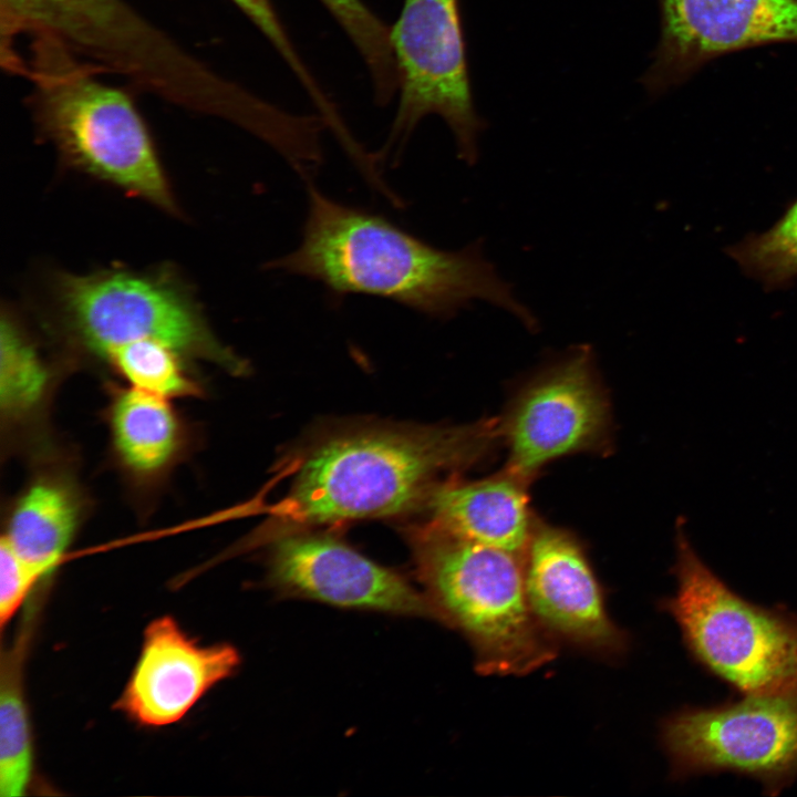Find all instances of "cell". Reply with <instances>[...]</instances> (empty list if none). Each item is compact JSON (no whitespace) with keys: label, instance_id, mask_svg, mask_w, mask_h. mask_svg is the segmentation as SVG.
I'll list each match as a JSON object with an SVG mask.
<instances>
[{"label":"cell","instance_id":"obj_1","mask_svg":"<svg viewBox=\"0 0 797 797\" xmlns=\"http://www.w3.org/2000/svg\"><path fill=\"white\" fill-rule=\"evenodd\" d=\"M308 211L301 241L269 268L317 281L335 296L386 299L436 319H449L476 300L539 322L485 257L483 241L437 248L387 218L338 201L306 179Z\"/></svg>","mask_w":797,"mask_h":797},{"label":"cell","instance_id":"obj_2","mask_svg":"<svg viewBox=\"0 0 797 797\" xmlns=\"http://www.w3.org/2000/svg\"><path fill=\"white\" fill-rule=\"evenodd\" d=\"M499 443L495 418L342 433L322 441L303 458L275 516L286 534L297 526L384 518L424 508L442 478L487 460Z\"/></svg>","mask_w":797,"mask_h":797},{"label":"cell","instance_id":"obj_3","mask_svg":"<svg viewBox=\"0 0 797 797\" xmlns=\"http://www.w3.org/2000/svg\"><path fill=\"white\" fill-rule=\"evenodd\" d=\"M27 59L11 71L32 84L38 128L74 168L174 210L156 148L138 108L122 89L46 35H31Z\"/></svg>","mask_w":797,"mask_h":797},{"label":"cell","instance_id":"obj_4","mask_svg":"<svg viewBox=\"0 0 797 797\" xmlns=\"http://www.w3.org/2000/svg\"><path fill=\"white\" fill-rule=\"evenodd\" d=\"M410 541L436 621L467 639L478 673L525 675L556 658L528 602L522 555L431 522L411 530Z\"/></svg>","mask_w":797,"mask_h":797},{"label":"cell","instance_id":"obj_5","mask_svg":"<svg viewBox=\"0 0 797 797\" xmlns=\"http://www.w3.org/2000/svg\"><path fill=\"white\" fill-rule=\"evenodd\" d=\"M1 34L46 35L104 72L126 76L177 104L235 117L246 89L222 79L125 0H0Z\"/></svg>","mask_w":797,"mask_h":797},{"label":"cell","instance_id":"obj_6","mask_svg":"<svg viewBox=\"0 0 797 797\" xmlns=\"http://www.w3.org/2000/svg\"><path fill=\"white\" fill-rule=\"evenodd\" d=\"M675 593L661 608L675 620L690 655L742 695L797 697V614L755 604L701 559L681 524Z\"/></svg>","mask_w":797,"mask_h":797},{"label":"cell","instance_id":"obj_7","mask_svg":"<svg viewBox=\"0 0 797 797\" xmlns=\"http://www.w3.org/2000/svg\"><path fill=\"white\" fill-rule=\"evenodd\" d=\"M56 300L71 332L97 354L152 339L232 375L248 373V363L218 340L194 301L168 280L125 270L64 275Z\"/></svg>","mask_w":797,"mask_h":797},{"label":"cell","instance_id":"obj_8","mask_svg":"<svg viewBox=\"0 0 797 797\" xmlns=\"http://www.w3.org/2000/svg\"><path fill=\"white\" fill-rule=\"evenodd\" d=\"M390 38L398 103L379 161L396 158L420 122L437 115L451 130L458 157L474 165L486 123L473 103L458 0H404Z\"/></svg>","mask_w":797,"mask_h":797},{"label":"cell","instance_id":"obj_9","mask_svg":"<svg viewBox=\"0 0 797 797\" xmlns=\"http://www.w3.org/2000/svg\"><path fill=\"white\" fill-rule=\"evenodd\" d=\"M674 779L729 772L778 795L797 779V697L749 696L682 708L661 725Z\"/></svg>","mask_w":797,"mask_h":797},{"label":"cell","instance_id":"obj_10","mask_svg":"<svg viewBox=\"0 0 797 797\" xmlns=\"http://www.w3.org/2000/svg\"><path fill=\"white\" fill-rule=\"evenodd\" d=\"M506 468L531 480L547 464L611 445V410L589 345L545 366L513 397L498 420Z\"/></svg>","mask_w":797,"mask_h":797},{"label":"cell","instance_id":"obj_11","mask_svg":"<svg viewBox=\"0 0 797 797\" xmlns=\"http://www.w3.org/2000/svg\"><path fill=\"white\" fill-rule=\"evenodd\" d=\"M522 561L529 605L556 644L605 659L624 653L628 638L610 618L601 584L572 532L535 519Z\"/></svg>","mask_w":797,"mask_h":797},{"label":"cell","instance_id":"obj_12","mask_svg":"<svg viewBox=\"0 0 797 797\" xmlns=\"http://www.w3.org/2000/svg\"><path fill=\"white\" fill-rule=\"evenodd\" d=\"M268 580L282 597L436 620L425 593L403 576L328 535L288 531L276 537Z\"/></svg>","mask_w":797,"mask_h":797},{"label":"cell","instance_id":"obj_13","mask_svg":"<svg viewBox=\"0 0 797 797\" xmlns=\"http://www.w3.org/2000/svg\"><path fill=\"white\" fill-rule=\"evenodd\" d=\"M662 32L642 77L653 94L742 49L797 43V0H660Z\"/></svg>","mask_w":797,"mask_h":797},{"label":"cell","instance_id":"obj_14","mask_svg":"<svg viewBox=\"0 0 797 797\" xmlns=\"http://www.w3.org/2000/svg\"><path fill=\"white\" fill-rule=\"evenodd\" d=\"M239 663L234 646L200 644L170 615L159 617L145 628L138 658L115 708L142 726L172 725Z\"/></svg>","mask_w":797,"mask_h":797},{"label":"cell","instance_id":"obj_15","mask_svg":"<svg viewBox=\"0 0 797 797\" xmlns=\"http://www.w3.org/2000/svg\"><path fill=\"white\" fill-rule=\"evenodd\" d=\"M530 480L504 468L477 480L447 479L423 509L431 524L466 539L522 555L535 519L529 507Z\"/></svg>","mask_w":797,"mask_h":797},{"label":"cell","instance_id":"obj_16","mask_svg":"<svg viewBox=\"0 0 797 797\" xmlns=\"http://www.w3.org/2000/svg\"><path fill=\"white\" fill-rule=\"evenodd\" d=\"M45 586L28 601L15 635L0 661V795L25 794L33 772V741L25 693V663L44 601Z\"/></svg>","mask_w":797,"mask_h":797},{"label":"cell","instance_id":"obj_17","mask_svg":"<svg viewBox=\"0 0 797 797\" xmlns=\"http://www.w3.org/2000/svg\"><path fill=\"white\" fill-rule=\"evenodd\" d=\"M80 513L79 497L69 483L39 478L18 498L2 537L51 578L74 537Z\"/></svg>","mask_w":797,"mask_h":797},{"label":"cell","instance_id":"obj_18","mask_svg":"<svg viewBox=\"0 0 797 797\" xmlns=\"http://www.w3.org/2000/svg\"><path fill=\"white\" fill-rule=\"evenodd\" d=\"M166 398L131 387L117 393L110 412L113 445L123 465L152 476L177 455L179 422Z\"/></svg>","mask_w":797,"mask_h":797},{"label":"cell","instance_id":"obj_19","mask_svg":"<svg viewBox=\"0 0 797 797\" xmlns=\"http://www.w3.org/2000/svg\"><path fill=\"white\" fill-rule=\"evenodd\" d=\"M49 385L48 369L18 324L2 315L0 325V407L9 420L33 412Z\"/></svg>","mask_w":797,"mask_h":797},{"label":"cell","instance_id":"obj_20","mask_svg":"<svg viewBox=\"0 0 797 797\" xmlns=\"http://www.w3.org/2000/svg\"><path fill=\"white\" fill-rule=\"evenodd\" d=\"M179 356L166 343L144 339L120 345L105 358L134 389L164 398L197 395L200 389L182 366Z\"/></svg>","mask_w":797,"mask_h":797},{"label":"cell","instance_id":"obj_21","mask_svg":"<svg viewBox=\"0 0 797 797\" xmlns=\"http://www.w3.org/2000/svg\"><path fill=\"white\" fill-rule=\"evenodd\" d=\"M727 253L767 289L793 282L797 277V199L768 230L747 236L727 248Z\"/></svg>","mask_w":797,"mask_h":797},{"label":"cell","instance_id":"obj_22","mask_svg":"<svg viewBox=\"0 0 797 797\" xmlns=\"http://www.w3.org/2000/svg\"><path fill=\"white\" fill-rule=\"evenodd\" d=\"M267 39L298 80L314 107L327 111L332 99L301 58L271 0H231Z\"/></svg>","mask_w":797,"mask_h":797},{"label":"cell","instance_id":"obj_23","mask_svg":"<svg viewBox=\"0 0 797 797\" xmlns=\"http://www.w3.org/2000/svg\"><path fill=\"white\" fill-rule=\"evenodd\" d=\"M50 579L38 566L23 559L1 537L0 542V624L6 625L29 601L37 589Z\"/></svg>","mask_w":797,"mask_h":797}]
</instances>
